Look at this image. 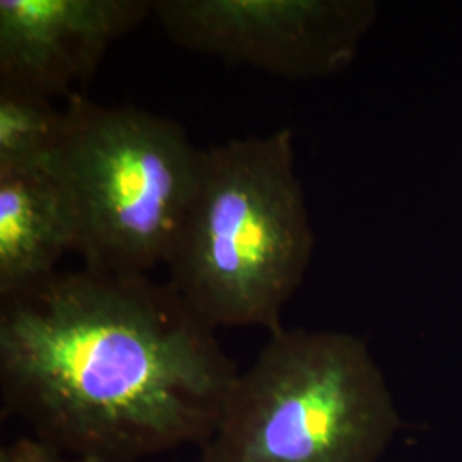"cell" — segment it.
I'll return each instance as SVG.
<instances>
[{"label": "cell", "instance_id": "6da1fadb", "mask_svg": "<svg viewBox=\"0 0 462 462\" xmlns=\"http://www.w3.org/2000/svg\"><path fill=\"white\" fill-rule=\"evenodd\" d=\"M148 274L59 271L0 300V397L70 459L137 462L213 437L238 366Z\"/></svg>", "mask_w": 462, "mask_h": 462}, {"label": "cell", "instance_id": "30bf717a", "mask_svg": "<svg viewBox=\"0 0 462 462\" xmlns=\"http://www.w3.org/2000/svg\"><path fill=\"white\" fill-rule=\"evenodd\" d=\"M69 462H99V461H91V459H70Z\"/></svg>", "mask_w": 462, "mask_h": 462}, {"label": "cell", "instance_id": "5b68a950", "mask_svg": "<svg viewBox=\"0 0 462 462\" xmlns=\"http://www.w3.org/2000/svg\"><path fill=\"white\" fill-rule=\"evenodd\" d=\"M152 16L180 49L284 79L347 66L372 23L366 2L152 0Z\"/></svg>", "mask_w": 462, "mask_h": 462}, {"label": "cell", "instance_id": "9c48e42d", "mask_svg": "<svg viewBox=\"0 0 462 462\" xmlns=\"http://www.w3.org/2000/svg\"><path fill=\"white\" fill-rule=\"evenodd\" d=\"M70 457L36 437H21L0 448V462H69Z\"/></svg>", "mask_w": 462, "mask_h": 462}, {"label": "cell", "instance_id": "7a4b0ae2", "mask_svg": "<svg viewBox=\"0 0 462 462\" xmlns=\"http://www.w3.org/2000/svg\"><path fill=\"white\" fill-rule=\"evenodd\" d=\"M314 245L293 133L230 139L200 151L168 282L213 329L271 334L282 328Z\"/></svg>", "mask_w": 462, "mask_h": 462}, {"label": "cell", "instance_id": "52a82bcc", "mask_svg": "<svg viewBox=\"0 0 462 462\" xmlns=\"http://www.w3.org/2000/svg\"><path fill=\"white\" fill-rule=\"evenodd\" d=\"M78 228L53 168L0 173V300L59 273Z\"/></svg>", "mask_w": 462, "mask_h": 462}, {"label": "cell", "instance_id": "8992f818", "mask_svg": "<svg viewBox=\"0 0 462 462\" xmlns=\"http://www.w3.org/2000/svg\"><path fill=\"white\" fill-rule=\"evenodd\" d=\"M152 0H0V88L70 97Z\"/></svg>", "mask_w": 462, "mask_h": 462}, {"label": "cell", "instance_id": "277c9868", "mask_svg": "<svg viewBox=\"0 0 462 462\" xmlns=\"http://www.w3.org/2000/svg\"><path fill=\"white\" fill-rule=\"evenodd\" d=\"M200 151L180 124L74 93L51 168L66 190L84 267L148 274L165 264L198 179Z\"/></svg>", "mask_w": 462, "mask_h": 462}, {"label": "cell", "instance_id": "ba28073f", "mask_svg": "<svg viewBox=\"0 0 462 462\" xmlns=\"http://www.w3.org/2000/svg\"><path fill=\"white\" fill-rule=\"evenodd\" d=\"M62 131L64 110L51 99L0 88V173L51 165Z\"/></svg>", "mask_w": 462, "mask_h": 462}, {"label": "cell", "instance_id": "3957f363", "mask_svg": "<svg viewBox=\"0 0 462 462\" xmlns=\"http://www.w3.org/2000/svg\"><path fill=\"white\" fill-rule=\"evenodd\" d=\"M401 427L365 339L281 328L231 382L200 462H377Z\"/></svg>", "mask_w": 462, "mask_h": 462}]
</instances>
